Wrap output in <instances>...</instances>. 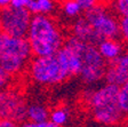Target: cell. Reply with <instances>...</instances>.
<instances>
[{
    "label": "cell",
    "instance_id": "484cf974",
    "mask_svg": "<svg viewBox=\"0 0 128 127\" xmlns=\"http://www.w3.org/2000/svg\"><path fill=\"white\" fill-rule=\"evenodd\" d=\"M2 39H4V35L0 32V49H1V46H2Z\"/></svg>",
    "mask_w": 128,
    "mask_h": 127
},
{
    "label": "cell",
    "instance_id": "3957f363",
    "mask_svg": "<svg viewBox=\"0 0 128 127\" xmlns=\"http://www.w3.org/2000/svg\"><path fill=\"white\" fill-rule=\"evenodd\" d=\"M29 76L41 86H55L72 77L64 48L47 56H33L28 65Z\"/></svg>",
    "mask_w": 128,
    "mask_h": 127
},
{
    "label": "cell",
    "instance_id": "4dcf8cb0",
    "mask_svg": "<svg viewBox=\"0 0 128 127\" xmlns=\"http://www.w3.org/2000/svg\"><path fill=\"white\" fill-rule=\"evenodd\" d=\"M58 1H61V0H58Z\"/></svg>",
    "mask_w": 128,
    "mask_h": 127
},
{
    "label": "cell",
    "instance_id": "5bb4252c",
    "mask_svg": "<svg viewBox=\"0 0 128 127\" xmlns=\"http://www.w3.org/2000/svg\"><path fill=\"white\" fill-rule=\"evenodd\" d=\"M69 118H70V110L64 105L55 106L49 112V120L61 127L69 121Z\"/></svg>",
    "mask_w": 128,
    "mask_h": 127
},
{
    "label": "cell",
    "instance_id": "7c38bea8",
    "mask_svg": "<svg viewBox=\"0 0 128 127\" xmlns=\"http://www.w3.org/2000/svg\"><path fill=\"white\" fill-rule=\"evenodd\" d=\"M49 112H50V110L47 106L40 103L28 104L26 120L34 122L47 121V120H49Z\"/></svg>",
    "mask_w": 128,
    "mask_h": 127
},
{
    "label": "cell",
    "instance_id": "d6986e66",
    "mask_svg": "<svg viewBox=\"0 0 128 127\" xmlns=\"http://www.w3.org/2000/svg\"><path fill=\"white\" fill-rule=\"evenodd\" d=\"M120 40L128 46V16L120 17Z\"/></svg>",
    "mask_w": 128,
    "mask_h": 127
},
{
    "label": "cell",
    "instance_id": "ffe728a7",
    "mask_svg": "<svg viewBox=\"0 0 128 127\" xmlns=\"http://www.w3.org/2000/svg\"><path fill=\"white\" fill-rule=\"evenodd\" d=\"M20 127H61V126L52 122L50 120L42 121V122H34V121L25 120V121H23L22 124H20Z\"/></svg>",
    "mask_w": 128,
    "mask_h": 127
},
{
    "label": "cell",
    "instance_id": "f546056e",
    "mask_svg": "<svg viewBox=\"0 0 128 127\" xmlns=\"http://www.w3.org/2000/svg\"><path fill=\"white\" fill-rule=\"evenodd\" d=\"M0 119H1V117H0Z\"/></svg>",
    "mask_w": 128,
    "mask_h": 127
},
{
    "label": "cell",
    "instance_id": "52a82bcc",
    "mask_svg": "<svg viewBox=\"0 0 128 127\" xmlns=\"http://www.w3.org/2000/svg\"><path fill=\"white\" fill-rule=\"evenodd\" d=\"M32 14L25 7L0 9V32L10 37H26Z\"/></svg>",
    "mask_w": 128,
    "mask_h": 127
},
{
    "label": "cell",
    "instance_id": "cb8c5ba5",
    "mask_svg": "<svg viewBox=\"0 0 128 127\" xmlns=\"http://www.w3.org/2000/svg\"><path fill=\"white\" fill-rule=\"evenodd\" d=\"M10 6L15 8H23L26 6V1L25 0H12Z\"/></svg>",
    "mask_w": 128,
    "mask_h": 127
},
{
    "label": "cell",
    "instance_id": "2e32d148",
    "mask_svg": "<svg viewBox=\"0 0 128 127\" xmlns=\"http://www.w3.org/2000/svg\"><path fill=\"white\" fill-rule=\"evenodd\" d=\"M119 105L121 111L126 116L128 117V79L124 85H121L119 87Z\"/></svg>",
    "mask_w": 128,
    "mask_h": 127
},
{
    "label": "cell",
    "instance_id": "d4e9b609",
    "mask_svg": "<svg viewBox=\"0 0 128 127\" xmlns=\"http://www.w3.org/2000/svg\"><path fill=\"white\" fill-rule=\"evenodd\" d=\"M10 1L12 0H0V9L10 6Z\"/></svg>",
    "mask_w": 128,
    "mask_h": 127
},
{
    "label": "cell",
    "instance_id": "9a60e30c",
    "mask_svg": "<svg viewBox=\"0 0 128 127\" xmlns=\"http://www.w3.org/2000/svg\"><path fill=\"white\" fill-rule=\"evenodd\" d=\"M61 11L68 19H77L82 13L76 0H61Z\"/></svg>",
    "mask_w": 128,
    "mask_h": 127
},
{
    "label": "cell",
    "instance_id": "6da1fadb",
    "mask_svg": "<svg viewBox=\"0 0 128 127\" xmlns=\"http://www.w3.org/2000/svg\"><path fill=\"white\" fill-rule=\"evenodd\" d=\"M26 38L33 56H47L57 53L64 45L65 35L52 15H32Z\"/></svg>",
    "mask_w": 128,
    "mask_h": 127
},
{
    "label": "cell",
    "instance_id": "44dd1931",
    "mask_svg": "<svg viewBox=\"0 0 128 127\" xmlns=\"http://www.w3.org/2000/svg\"><path fill=\"white\" fill-rule=\"evenodd\" d=\"M10 81H12V76L0 66V90L9 87Z\"/></svg>",
    "mask_w": 128,
    "mask_h": 127
},
{
    "label": "cell",
    "instance_id": "4316f807",
    "mask_svg": "<svg viewBox=\"0 0 128 127\" xmlns=\"http://www.w3.org/2000/svg\"><path fill=\"white\" fill-rule=\"evenodd\" d=\"M113 1H114V0H103V3L104 4H110V3H113Z\"/></svg>",
    "mask_w": 128,
    "mask_h": 127
},
{
    "label": "cell",
    "instance_id": "e0dca14e",
    "mask_svg": "<svg viewBox=\"0 0 128 127\" xmlns=\"http://www.w3.org/2000/svg\"><path fill=\"white\" fill-rule=\"evenodd\" d=\"M112 9L119 17L128 16V0H114L112 3Z\"/></svg>",
    "mask_w": 128,
    "mask_h": 127
},
{
    "label": "cell",
    "instance_id": "ba28073f",
    "mask_svg": "<svg viewBox=\"0 0 128 127\" xmlns=\"http://www.w3.org/2000/svg\"><path fill=\"white\" fill-rule=\"evenodd\" d=\"M28 103L18 92L9 89L0 90V117L22 124L26 120Z\"/></svg>",
    "mask_w": 128,
    "mask_h": 127
},
{
    "label": "cell",
    "instance_id": "7402d4cb",
    "mask_svg": "<svg viewBox=\"0 0 128 127\" xmlns=\"http://www.w3.org/2000/svg\"><path fill=\"white\" fill-rule=\"evenodd\" d=\"M76 1L79 4L81 11L85 13V12H87V11H89V9H92V8H94L95 6L100 5L102 0H76ZM102 3H103V1H102Z\"/></svg>",
    "mask_w": 128,
    "mask_h": 127
},
{
    "label": "cell",
    "instance_id": "4fadbf2b",
    "mask_svg": "<svg viewBox=\"0 0 128 127\" xmlns=\"http://www.w3.org/2000/svg\"><path fill=\"white\" fill-rule=\"evenodd\" d=\"M104 81L106 84L116 85L118 87H120L121 85H124L128 79V73L124 72L122 70H120L118 66L114 64L108 63V68L105 74H104Z\"/></svg>",
    "mask_w": 128,
    "mask_h": 127
},
{
    "label": "cell",
    "instance_id": "9c48e42d",
    "mask_svg": "<svg viewBox=\"0 0 128 127\" xmlns=\"http://www.w3.org/2000/svg\"><path fill=\"white\" fill-rule=\"evenodd\" d=\"M71 35L74 36L81 41H85L90 45H97L102 38L97 35L90 23L86 20L85 16H79L71 24Z\"/></svg>",
    "mask_w": 128,
    "mask_h": 127
},
{
    "label": "cell",
    "instance_id": "7a4b0ae2",
    "mask_svg": "<svg viewBox=\"0 0 128 127\" xmlns=\"http://www.w3.org/2000/svg\"><path fill=\"white\" fill-rule=\"evenodd\" d=\"M85 103L93 118L105 126H116L126 116L119 105V87L106 84L85 93Z\"/></svg>",
    "mask_w": 128,
    "mask_h": 127
},
{
    "label": "cell",
    "instance_id": "f1b7e54d",
    "mask_svg": "<svg viewBox=\"0 0 128 127\" xmlns=\"http://www.w3.org/2000/svg\"><path fill=\"white\" fill-rule=\"evenodd\" d=\"M25 1H26V4H28V3H30V1H32V0H25Z\"/></svg>",
    "mask_w": 128,
    "mask_h": 127
},
{
    "label": "cell",
    "instance_id": "30bf717a",
    "mask_svg": "<svg viewBox=\"0 0 128 127\" xmlns=\"http://www.w3.org/2000/svg\"><path fill=\"white\" fill-rule=\"evenodd\" d=\"M102 57L108 62H113L116 58L120 56V54L125 50V44L118 38V39H102L96 45Z\"/></svg>",
    "mask_w": 128,
    "mask_h": 127
},
{
    "label": "cell",
    "instance_id": "603a6c76",
    "mask_svg": "<svg viewBox=\"0 0 128 127\" xmlns=\"http://www.w3.org/2000/svg\"><path fill=\"white\" fill-rule=\"evenodd\" d=\"M0 127H20V124L15 120L8 119V118H1L0 119Z\"/></svg>",
    "mask_w": 128,
    "mask_h": 127
},
{
    "label": "cell",
    "instance_id": "8fae6325",
    "mask_svg": "<svg viewBox=\"0 0 128 127\" xmlns=\"http://www.w3.org/2000/svg\"><path fill=\"white\" fill-rule=\"evenodd\" d=\"M57 3L56 0H32L26 4L25 8L32 14H44V15H52L56 11Z\"/></svg>",
    "mask_w": 128,
    "mask_h": 127
},
{
    "label": "cell",
    "instance_id": "83f0119b",
    "mask_svg": "<svg viewBox=\"0 0 128 127\" xmlns=\"http://www.w3.org/2000/svg\"><path fill=\"white\" fill-rule=\"evenodd\" d=\"M125 127H128V120L126 121V124H125Z\"/></svg>",
    "mask_w": 128,
    "mask_h": 127
},
{
    "label": "cell",
    "instance_id": "ac0fdd59",
    "mask_svg": "<svg viewBox=\"0 0 128 127\" xmlns=\"http://www.w3.org/2000/svg\"><path fill=\"white\" fill-rule=\"evenodd\" d=\"M110 63L114 64L120 70H122L124 72L128 73V49H125L122 53L120 54L119 57L116 58L113 62H110Z\"/></svg>",
    "mask_w": 128,
    "mask_h": 127
},
{
    "label": "cell",
    "instance_id": "8992f818",
    "mask_svg": "<svg viewBox=\"0 0 128 127\" xmlns=\"http://www.w3.org/2000/svg\"><path fill=\"white\" fill-rule=\"evenodd\" d=\"M81 60L79 76L81 81L86 85H92L101 81L108 68V62L102 57L95 45L84 42L79 52Z\"/></svg>",
    "mask_w": 128,
    "mask_h": 127
},
{
    "label": "cell",
    "instance_id": "5b68a950",
    "mask_svg": "<svg viewBox=\"0 0 128 127\" xmlns=\"http://www.w3.org/2000/svg\"><path fill=\"white\" fill-rule=\"evenodd\" d=\"M86 17L102 39H118L120 36V17L111 11L106 4L101 3L85 12Z\"/></svg>",
    "mask_w": 128,
    "mask_h": 127
},
{
    "label": "cell",
    "instance_id": "277c9868",
    "mask_svg": "<svg viewBox=\"0 0 128 127\" xmlns=\"http://www.w3.org/2000/svg\"><path fill=\"white\" fill-rule=\"evenodd\" d=\"M4 35V33H2ZM33 57L26 37H10L4 35L0 49V66L10 76H17L28 69Z\"/></svg>",
    "mask_w": 128,
    "mask_h": 127
}]
</instances>
